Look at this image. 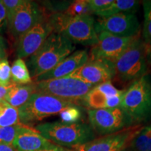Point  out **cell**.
Listing matches in <instances>:
<instances>
[{"mask_svg":"<svg viewBox=\"0 0 151 151\" xmlns=\"http://www.w3.org/2000/svg\"><path fill=\"white\" fill-rule=\"evenodd\" d=\"M64 14L70 16H79L83 15H92L88 7L87 0L72 1Z\"/></svg>","mask_w":151,"mask_h":151,"instance_id":"24","label":"cell"},{"mask_svg":"<svg viewBox=\"0 0 151 151\" xmlns=\"http://www.w3.org/2000/svg\"><path fill=\"white\" fill-rule=\"evenodd\" d=\"M92 86L111 81L115 76L112 62L100 59H89L83 65L69 75Z\"/></svg>","mask_w":151,"mask_h":151,"instance_id":"13","label":"cell"},{"mask_svg":"<svg viewBox=\"0 0 151 151\" xmlns=\"http://www.w3.org/2000/svg\"><path fill=\"white\" fill-rule=\"evenodd\" d=\"M35 92V83L27 85H18L14 83L5 96L4 100L11 106L18 109L27 102Z\"/></svg>","mask_w":151,"mask_h":151,"instance_id":"18","label":"cell"},{"mask_svg":"<svg viewBox=\"0 0 151 151\" xmlns=\"http://www.w3.org/2000/svg\"><path fill=\"white\" fill-rule=\"evenodd\" d=\"M11 81L18 85L32 83V78L27 64L22 59H16L11 68Z\"/></svg>","mask_w":151,"mask_h":151,"instance_id":"21","label":"cell"},{"mask_svg":"<svg viewBox=\"0 0 151 151\" xmlns=\"http://www.w3.org/2000/svg\"><path fill=\"white\" fill-rule=\"evenodd\" d=\"M143 6L148 7V8L151 9V0H146V1H143Z\"/></svg>","mask_w":151,"mask_h":151,"instance_id":"37","label":"cell"},{"mask_svg":"<svg viewBox=\"0 0 151 151\" xmlns=\"http://www.w3.org/2000/svg\"><path fill=\"white\" fill-rule=\"evenodd\" d=\"M141 127V124L132 126L116 133L94 139L73 149L77 151H127L132 139Z\"/></svg>","mask_w":151,"mask_h":151,"instance_id":"10","label":"cell"},{"mask_svg":"<svg viewBox=\"0 0 151 151\" xmlns=\"http://www.w3.org/2000/svg\"><path fill=\"white\" fill-rule=\"evenodd\" d=\"M6 26H8L6 10L1 1H0V32L4 29Z\"/></svg>","mask_w":151,"mask_h":151,"instance_id":"31","label":"cell"},{"mask_svg":"<svg viewBox=\"0 0 151 151\" xmlns=\"http://www.w3.org/2000/svg\"><path fill=\"white\" fill-rule=\"evenodd\" d=\"M88 60L89 53L86 50H76L60 62L51 70L37 77L34 81L35 83H37L69 76L71 73L88 62Z\"/></svg>","mask_w":151,"mask_h":151,"instance_id":"16","label":"cell"},{"mask_svg":"<svg viewBox=\"0 0 151 151\" xmlns=\"http://www.w3.org/2000/svg\"><path fill=\"white\" fill-rule=\"evenodd\" d=\"M12 145L17 151H40L55 146L35 129L24 124L15 138Z\"/></svg>","mask_w":151,"mask_h":151,"instance_id":"17","label":"cell"},{"mask_svg":"<svg viewBox=\"0 0 151 151\" xmlns=\"http://www.w3.org/2000/svg\"><path fill=\"white\" fill-rule=\"evenodd\" d=\"M11 67L7 59L0 61V85L7 86L11 83Z\"/></svg>","mask_w":151,"mask_h":151,"instance_id":"27","label":"cell"},{"mask_svg":"<svg viewBox=\"0 0 151 151\" xmlns=\"http://www.w3.org/2000/svg\"><path fill=\"white\" fill-rule=\"evenodd\" d=\"M140 1L135 0H116L104 10L95 14L99 18H107L121 14H134L138 11Z\"/></svg>","mask_w":151,"mask_h":151,"instance_id":"19","label":"cell"},{"mask_svg":"<svg viewBox=\"0 0 151 151\" xmlns=\"http://www.w3.org/2000/svg\"><path fill=\"white\" fill-rule=\"evenodd\" d=\"M113 0H87L88 7L92 14H97L104 10L113 3Z\"/></svg>","mask_w":151,"mask_h":151,"instance_id":"29","label":"cell"},{"mask_svg":"<svg viewBox=\"0 0 151 151\" xmlns=\"http://www.w3.org/2000/svg\"><path fill=\"white\" fill-rule=\"evenodd\" d=\"M6 43L4 38L0 36V61L6 59Z\"/></svg>","mask_w":151,"mask_h":151,"instance_id":"32","label":"cell"},{"mask_svg":"<svg viewBox=\"0 0 151 151\" xmlns=\"http://www.w3.org/2000/svg\"><path fill=\"white\" fill-rule=\"evenodd\" d=\"M72 1H44L42 3L47 9L52 11V14L64 13L67 10Z\"/></svg>","mask_w":151,"mask_h":151,"instance_id":"28","label":"cell"},{"mask_svg":"<svg viewBox=\"0 0 151 151\" xmlns=\"http://www.w3.org/2000/svg\"><path fill=\"white\" fill-rule=\"evenodd\" d=\"M48 15L38 3L24 0L8 21L11 35L17 41L28 30L48 18Z\"/></svg>","mask_w":151,"mask_h":151,"instance_id":"9","label":"cell"},{"mask_svg":"<svg viewBox=\"0 0 151 151\" xmlns=\"http://www.w3.org/2000/svg\"><path fill=\"white\" fill-rule=\"evenodd\" d=\"M13 84H14V83L11 82V83L7 86H3L0 85V100L4 99L5 96L6 95L7 92H8L9 90L10 89Z\"/></svg>","mask_w":151,"mask_h":151,"instance_id":"33","label":"cell"},{"mask_svg":"<svg viewBox=\"0 0 151 151\" xmlns=\"http://www.w3.org/2000/svg\"><path fill=\"white\" fill-rule=\"evenodd\" d=\"M52 32L53 29L49 22L48 16L46 19L34 26L17 40L16 56L18 59L23 60L32 55Z\"/></svg>","mask_w":151,"mask_h":151,"instance_id":"14","label":"cell"},{"mask_svg":"<svg viewBox=\"0 0 151 151\" xmlns=\"http://www.w3.org/2000/svg\"><path fill=\"white\" fill-rule=\"evenodd\" d=\"M76 46L67 37L52 32L27 61L30 76L35 79L48 72L75 51Z\"/></svg>","mask_w":151,"mask_h":151,"instance_id":"1","label":"cell"},{"mask_svg":"<svg viewBox=\"0 0 151 151\" xmlns=\"http://www.w3.org/2000/svg\"><path fill=\"white\" fill-rule=\"evenodd\" d=\"M120 108L128 115L134 125L151 119V82L147 75L134 81L124 90Z\"/></svg>","mask_w":151,"mask_h":151,"instance_id":"4","label":"cell"},{"mask_svg":"<svg viewBox=\"0 0 151 151\" xmlns=\"http://www.w3.org/2000/svg\"><path fill=\"white\" fill-rule=\"evenodd\" d=\"M97 32H106L119 37L129 38L141 35V25L134 14H121L107 18H98L94 24Z\"/></svg>","mask_w":151,"mask_h":151,"instance_id":"11","label":"cell"},{"mask_svg":"<svg viewBox=\"0 0 151 151\" xmlns=\"http://www.w3.org/2000/svg\"><path fill=\"white\" fill-rule=\"evenodd\" d=\"M88 116L92 130L101 137L134 126L131 119L120 107L88 109Z\"/></svg>","mask_w":151,"mask_h":151,"instance_id":"8","label":"cell"},{"mask_svg":"<svg viewBox=\"0 0 151 151\" xmlns=\"http://www.w3.org/2000/svg\"><path fill=\"white\" fill-rule=\"evenodd\" d=\"M136 37L123 38L106 32H98L97 43L92 46L89 59L105 60L113 63Z\"/></svg>","mask_w":151,"mask_h":151,"instance_id":"12","label":"cell"},{"mask_svg":"<svg viewBox=\"0 0 151 151\" xmlns=\"http://www.w3.org/2000/svg\"><path fill=\"white\" fill-rule=\"evenodd\" d=\"M127 151H151V122L141 128L132 139Z\"/></svg>","mask_w":151,"mask_h":151,"instance_id":"20","label":"cell"},{"mask_svg":"<svg viewBox=\"0 0 151 151\" xmlns=\"http://www.w3.org/2000/svg\"><path fill=\"white\" fill-rule=\"evenodd\" d=\"M146 59L148 64L151 65V46H146Z\"/></svg>","mask_w":151,"mask_h":151,"instance_id":"36","label":"cell"},{"mask_svg":"<svg viewBox=\"0 0 151 151\" xmlns=\"http://www.w3.org/2000/svg\"><path fill=\"white\" fill-rule=\"evenodd\" d=\"M0 151H17L13 145L0 143Z\"/></svg>","mask_w":151,"mask_h":151,"instance_id":"34","label":"cell"},{"mask_svg":"<svg viewBox=\"0 0 151 151\" xmlns=\"http://www.w3.org/2000/svg\"><path fill=\"white\" fill-rule=\"evenodd\" d=\"M143 7L144 22L142 29V40L146 46H151V9Z\"/></svg>","mask_w":151,"mask_h":151,"instance_id":"26","label":"cell"},{"mask_svg":"<svg viewBox=\"0 0 151 151\" xmlns=\"http://www.w3.org/2000/svg\"><path fill=\"white\" fill-rule=\"evenodd\" d=\"M35 129L50 142L62 148L73 149L95 139L90 124L82 122H46L38 124Z\"/></svg>","mask_w":151,"mask_h":151,"instance_id":"3","label":"cell"},{"mask_svg":"<svg viewBox=\"0 0 151 151\" xmlns=\"http://www.w3.org/2000/svg\"><path fill=\"white\" fill-rule=\"evenodd\" d=\"M72 104L50 94L36 92L27 102L18 109L20 122L29 126L48 117L59 114L63 109Z\"/></svg>","mask_w":151,"mask_h":151,"instance_id":"6","label":"cell"},{"mask_svg":"<svg viewBox=\"0 0 151 151\" xmlns=\"http://www.w3.org/2000/svg\"><path fill=\"white\" fill-rule=\"evenodd\" d=\"M124 90H118L111 81L94 86L86 95L83 105L88 109H104L120 107Z\"/></svg>","mask_w":151,"mask_h":151,"instance_id":"15","label":"cell"},{"mask_svg":"<svg viewBox=\"0 0 151 151\" xmlns=\"http://www.w3.org/2000/svg\"><path fill=\"white\" fill-rule=\"evenodd\" d=\"M24 0H3L1 2L4 6L7 14V20L8 21L10 20L13 14L17 9L23 3Z\"/></svg>","mask_w":151,"mask_h":151,"instance_id":"30","label":"cell"},{"mask_svg":"<svg viewBox=\"0 0 151 151\" xmlns=\"http://www.w3.org/2000/svg\"><path fill=\"white\" fill-rule=\"evenodd\" d=\"M68 151H77V150H74V149H73V150H68Z\"/></svg>","mask_w":151,"mask_h":151,"instance_id":"38","label":"cell"},{"mask_svg":"<svg viewBox=\"0 0 151 151\" xmlns=\"http://www.w3.org/2000/svg\"><path fill=\"white\" fill-rule=\"evenodd\" d=\"M48 20L53 32L69 39L73 44L93 46L97 43L95 20L92 15L70 16L64 13L49 14Z\"/></svg>","mask_w":151,"mask_h":151,"instance_id":"2","label":"cell"},{"mask_svg":"<svg viewBox=\"0 0 151 151\" xmlns=\"http://www.w3.org/2000/svg\"><path fill=\"white\" fill-rule=\"evenodd\" d=\"M62 122L65 123L78 122L83 116V112L81 106L72 104L63 109L60 113Z\"/></svg>","mask_w":151,"mask_h":151,"instance_id":"23","label":"cell"},{"mask_svg":"<svg viewBox=\"0 0 151 151\" xmlns=\"http://www.w3.org/2000/svg\"><path fill=\"white\" fill-rule=\"evenodd\" d=\"M115 76L122 82L138 80L148 71L146 46L141 35L134 39L124 51L113 62Z\"/></svg>","mask_w":151,"mask_h":151,"instance_id":"5","label":"cell"},{"mask_svg":"<svg viewBox=\"0 0 151 151\" xmlns=\"http://www.w3.org/2000/svg\"><path fill=\"white\" fill-rule=\"evenodd\" d=\"M40 151H68V149H66L65 148H62V147L58 146H57V145H55V146L52 147V148L45 149V150H40Z\"/></svg>","mask_w":151,"mask_h":151,"instance_id":"35","label":"cell"},{"mask_svg":"<svg viewBox=\"0 0 151 151\" xmlns=\"http://www.w3.org/2000/svg\"><path fill=\"white\" fill-rule=\"evenodd\" d=\"M20 124L18 109L11 106L4 99L0 100V127Z\"/></svg>","mask_w":151,"mask_h":151,"instance_id":"22","label":"cell"},{"mask_svg":"<svg viewBox=\"0 0 151 151\" xmlns=\"http://www.w3.org/2000/svg\"><path fill=\"white\" fill-rule=\"evenodd\" d=\"M24 124H20L9 127H0V143L12 145L15 138Z\"/></svg>","mask_w":151,"mask_h":151,"instance_id":"25","label":"cell"},{"mask_svg":"<svg viewBox=\"0 0 151 151\" xmlns=\"http://www.w3.org/2000/svg\"><path fill=\"white\" fill-rule=\"evenodd\" d=\"M36 92L50 94L78 106L94 86L71 76L35 83Z\"/></svg>","mask_w":151,"mask_h":151,"instance_id":"7","label":"cell"}]
</instances>
